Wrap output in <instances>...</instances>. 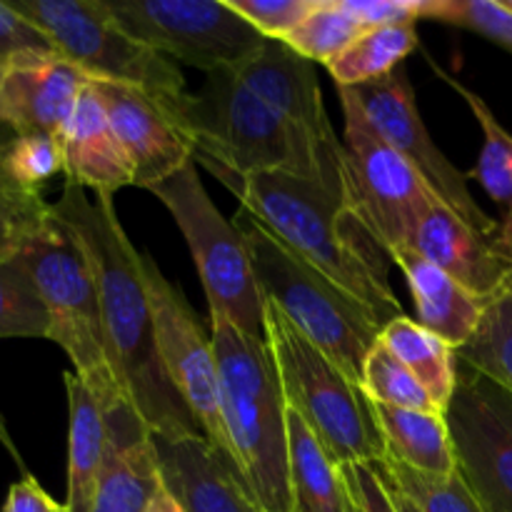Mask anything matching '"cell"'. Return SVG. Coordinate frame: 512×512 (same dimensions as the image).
I'll return each mask as SVG.
<instances>
[{"label":"cell","mask_w":512,"mask_h":512,"mask_svg":"<svg viewBox=\"0 0 512 512\" xmlns=\"http://www.w3.org/2000/svg\"><path fill=\"white\" fill-rule=\"evenodd\" d=\"M430 70H433L438 78H443L465 103L473 110L475 120L480 123L483 130V150L478 155V163H475L470 178H475L480 183V188L490 195L495 205H500L503 210H508L512 205V135L500 125V120L495 118V113L490 110V105L480 98L478 93H473L470 88H465L455 75H450L448 70L440 68L433 60V55L425 53Z\"/></svg>","instance_id":"obj_28"},{"label":"cell","mask_w":512,"mask_h":512,"mask_svg":"<svg viewBox=\"0 0 512 512\" xmlns=\"http://www.w3.org/2000/svg\"><path fill=\"white\" fill-rule=\"evenodd\" d=\"M240 228L248 238L255 280L263 298L315 348L323 350L355 385L363 383L365 360L383 333L378 315L313 265L283 248L255 220L248 218Z\"/></svg>","instance_id":"obj_5"},{"label":"cell","mask_w":512,"mask_h":512,"mask_svg":"<svg viewBox=\"0 0 512 512\" xmlns=\"http://www.w3.org/2000/svg\"><path fill=\"white\" fill-rule=\"evenodd\" d=\"M53 213L73 230L93 265L103 308L105 345L120 393L138 410L155 438L203 435L165 375L153 308L140 273L143 253H138L125 235L113 195H98L93 203L85 188L65 183L60 200L53 203Z\"/></svg>","instance_id":"obj_1"},{"label":"cell","mask_w":512,"mask_h":512,"mask_svg":"<svg viewBox=\"0 0 512 512\" xmlns=\"http://www.w3.org/2000/svg\"><path fill=\"white\" fill-rule=\"evenodd\" d=\"M140 273H143L150 308H153L155 338H158L165 375L178 390L183 403L188 405L205 440L240 473L238 455H235L228 428H225L223 388H220L213 343L203 333L193 308L185 303L183 293L165 280V275L148 255L140 258Z\"/></svg>","instance_id":"obj_13"},{"label":"cell","mask_w":512,"mask_h":512,"mask_svg":"<svg viewBox=\"0 0 512 512\" xmlns=\"http://www.w3.org/2000/svg\"><path fill=\"white\" fill-rule=\"evenodd\" d=\"M373 465L385 480H390L400 493L408 495L423 512H488L460 473H420L390 455Z\"/></svg>","instance_id":"obj_30"},{"label":"cell","mask_w":512,"mask_h":512,"mask_svg":"<svg viewBox=\"0 0 512 512\" xmlns=\"http://www.w3.org/2000/svg\"><path fill=\"white\" fill-rule=\"evenodd\" d=\"M65 393H68V512H90L95 488H98L100 465L105 458L108 428H105V408L95 390L75 373H65Z\"/></svg>","instance_id":"obj_23"},{"label":"cell","mask_w":512,"mask_h":512,"mask_svg":"<svg viewBox=\"0 0 512 512\" xmlns=\"http://www.w3.org/2000/svg\"><path fill=\"white\" fill-rule=\"evenodd\" d=\"M343 5L368 30L423 20L425 0H343Z\"/></svg>","instance_id":"obj_39"},{"label":"cell","mask_w":512,"mask_h":512,"mask_svg":"<svg viewBox=\"0 0 512 512\" xmlns=\"http://www.w3.org/2000/svg\"><path fill=\"white\" fill-rule=\"evenodd\" d=\"M93 83L133 170L135 188L153 190L195 160L193 143L158 100L130 85Z\"/></svg>","instance_id":"obj_16"},{"label":"cell","mask_w":512,"mask_h":512,"mask_svg":"<svg viewBox=\"0 0 512 512\" xmlns=\"http://www.w3.org/2000/svg\"><path fill=\"white\" fill-rule=\"evenodd\" d=\"M18 258L33 275L48 310V340L63 348L75 375L95 390L100 403L125 398L110 368L93 265L73 230L50 213L48 223L23 245Z\"/></svg>","instance_id":"obj_7"},{"label":"cell","mask_w":512,"mask_h":512,"mask_svg":"<svg viewBox=\"0 0 512 512\" xmlns=\"http://www.w3.org/2000/svg\"><path fill=\"white\" fill-rule=\"evenodd\" d=\"M390 260L403 270L418 325L448 340L455 350L463 348L478 330L488 300L470 293L465 285L450 278L438 265L428 263L415 250L400 248L390 255Z\"/></svg>","instance_id":"obj_22"},{"label":"cell","mask_w":512,"mask_h":512,"mask_svg":"<svg viewBox=\"0 0 512 512\" xmlns=\"http://www.w3.org/2000/svg\"><path fill=\"white\" fill-rule=\"evenodd\" d=\"M223 415L240 473L265 512H293L288 473V405L265 340L210 318Z\"/></svg>","instance_id":"obj_3"},{"label":"cell","mask_w":512,"mask_h":512,"mask_svg":"<svg viewBox=\"0 0 512 512\" xmlns=\"http://www.w3.org/2000/svg\"><path fill=\"white\" fill-rule=\"evenodd\" d=\"M493 238L438 198L415 228L408 248L445 270L470 293L490 300L512 280V265L498 253Z\"/></svg>","instance_id":"obj_19"},{"label":"cell","mask_w":512,"mask_h":512,"mask_svg":"<svg viewBox=\"0 0 512 512\" xmlns=\"http://www.w3.org/2000/svg\"><path fill=\"white\" fill-rule=\"evenodd\" d=\"M163 485L185 512H265L243 475L203 438H155Z\"/></svg>","instance_id":"obj_20"},{"label":"cell","mask_w":512,"mask_h":512,"mask_svg":"<svg viewBox=\"0 0 512 512\" xmlns=\"http://www.w3.org/2000/svg\"><path fill=\"white\" fill-rule=\"evenodd\" d=\"M345 120V168L350 210L383 253L408 248L415 228L438 195L418 170L375 130L353 88H338Z\"/></svg>","instance_id":"obj_10"},{"label":"cell","mask_w":512,"mask_h":512,"mask_svg":"<svg viewBox=\"0 0 512 512\" xmlns=\"http://www.w3.org/2000/svg\"><path fill=\"white\" fill-rule=\"evenodd\" d=\"M138 43L205 75L248 63L263 35L225 0H100Z\"/></svg>","instance_id":"obj_11"},{"label":"cell","mask_w":512,"mask_h":512,"mask_svg":"<svg viewBox=\"0 0 512 512\" xmlns=\"http://www.w3.org/2000/svg\"><path fill=\"white\" fill-rule=\"evenodd\" d=\"M43 53H55L50 40L13 5L0 3V65L8 68L15 60Z\"/></svg>","instance_id":"obj_38"},{"label":"cell","mask_w":512,"mask_h":512,"mask_svg":"<svg viewBox=\"0 0 512 512\" xmlns=\"http://www.w3.org/2000/svg\"><path fill=\"white\" fill-rule=\"evenodd\" d=\"M0 445H3V448L8 450L10 458L15 460V465H18V468L25 473V463H23V458H20L18 445H15L13 438H10V430H8V423H5V420H3V413H0Z\"/></svg>","instance_id":"obj_45"},{"label":"cell","mask_w":512,"mask_h":512,"mask_svg":"<svg viewBox=\"0 0 512 512\" xmlns=\"http://www.w3.org/2000/svg\"><path fill=\"white\" fill-rule=\"evenodd\" d=\"M360 390L373 403L393 405V408L405 410H420V413H440L438 405L428 395V390L418 383V378L380 340L370 350L368 360H365V373Z\"/></svg>","instance_id":"obj_33"},{"label":"cell","mask_w":512,"mask_h":512,"mask_svg":"<svg viewBox=\"0 0 512 512\" xmlns=\"http://www.w3.org/2000/svg\"><path fill=\"white\" fill-rule=\"evenodd\" d=\"M265 335L285 405L305 420L330 460L335 465H373L388 458L383 433L360 385L268 300Z\"/></svg>","instance_id":"obj_4"},{"label":"cell","mask_w":512,"mask_h":512,"mask_svg":"<svg viewBox=\"0 0 512 512\" xmlns=\"http://www.w3.org/2000/svg\"><path fill=\"white\" fill-rule=\"evenodd\" d=\"M210 173L240 200L250 220L345 293L368 305L383 328L405 315L390 288V258L343 200L283 170L253 175L228 170Z\"/></svg>","instance_id":"obj_2"},{"label":"cell","mask_w":512,"mask_h":512,"mask_svg":"<svg viewBox=\"0 0 512 512\" xmlns=\"http://www.w3.org/2000/svg\"><path fill=\"white\" fill-rule=\"evenodd\" d=\"M423 20L470 30L512 53V10L503 0H425Z\"/></svg>","instance_id":"obj_34"},{"label":"cell","mask_w":512,"mask_h":512,"mask_svg":"<svg viewBox=\"0 0 512 512\" xmlns=\"http://www.w3.org/2000/svg\"><path fill=\"white\" fill-rule=\"evenodd\" d=\"M380 343L418 378L440 413H445L458 383V350L408 315L390 320L380 333Z\"/></svg>","instance_id":"obj_26"},{"label":"cell","mask_w":512,"mask_h":512,"mask_svg":"<svg viewBox=\"0 0 512 512\" xmlns=\"http://www.w3.org/2000/svg\"><path fill=\"white\" fill-rule=\"evenodd\" d=\"M150 193L170 210L183 233L208 298L210 318H225L248 338L265 340V298L255 280L248 238L230 223L203 188L198 163L170 175Z\"/></svg>","instance_id":"obj_9"},{"label":"cell","mask_w":512,"mask_h":512,"mask_svg":"<svg viewBox=\"0 0 512 512\" xmlns=\"http://www.w3.org/2000/svg\"><path fill=\"white\" fill-rule=\"evenodd\" d=\"M65 183L95 190V195H115L133 185V170L110 128L103 98L90 80L80 95L70 123L60 135Z\"/></svg>","instance_id":"obj_21"},{"label":"cell","mask_w":512,"mask_h":512,"mask_svg":"<svg viewBox=\"0 0 512 512\" xmlns=\"http://www.w3.org/2000/svg\"><path fill=\"white\" fill-rule=\"evenodd\" d=\"M375 423L383 433L390 458L430 475L458 473L453 438H450L445 413H420V410L393 408L373 403Z\"/></svg>","instance_id":"obj_24"},{"label":"cell","mask_w":512,"mask_h":512,"mask_svg":"<svg viewBox=\"0 0 512 512\" xmlns=\"http://www.w3.org/2000/svg\"><path fill=\"white\" fill-rule=\"evenodd\" d=\"M458 360L512 393V280L488 300L483 320L458 350Z\"/></svg>","instance_id":"obj_29"},{"label":"cell","mask_w":512,"mask_h":512,"mask_svg":"<svg viewBox=\"0 0 512 512\" xmlns=\"http://www.w3.org/2000/svg\"><path fill=\"white\" fill-rule=\"evenodd\" d=\"M240 18L248 20L263 38L285 40L318 0H225Z\"/></svg>","instance_id":"obj_37"},{"label":"cell","mask_w":512,"mask_h":512,"mask_svg":"<svg viewBox=\"0 0 512 512\" xmlns=\"http://www.w3.org/2000/svg\"><path fill=\"white\" fill-rule=\"evenodd\" d=\"M63 173V150L53 135L20 133L5 160V178L13 188L40 193L53 175Z\"/></svg>","instance_id":"obj_35"},{"label":"cell","mask_w":512,"mask_h":512,"mask_svg":"<svg viewBox=\"0 0 512 512\" xmlns=\"http://www.w3.org/2000/svg\"><path fill=\"white\" fill-rule=\"evenodd\" d=\"M363 30V25L345 10L343 0H318L285 43L310 63L330 65Z\"/></svg>","instance_id":"obj_32"},{"label":"cell","mask_w":512,"mask_h":512,"mask_svg":"<svg viewBox=\"0 0 512 512\" xmlns=\"http://www.w3.org/2000/svg\"><path fill=\"white\" fill-rule=\"evenodd\" d=\"M503 3H505V5H508V8L512 10V0H503Z\"/></svg>","instance_id":"obj_49"},{"label":"cell","mask_w":512,"mask_h":512,"mask_svg":"<svg viewBox=\"0 0 512 512\" xmlns=\"http://www.w3.org/2000/svg\"><path fill=\"white\" fill-rule=\"evenodd\" d=\"M105 408V458L90 512H148L163 488L155 435L128 398Z\"/></svg>","instance_id":"obj_17"},{"label":"cell","mask_w":512,"mask_h":512,"mask_svg":"<svg viewBox=\"0 0 512 512\" xmlns=\"http://www.w3.org/2000/svg\"><path fill=\"white\" fill-rule=\"evenodd\" d=\"M373 468H375V465H373ZM378 475H380V473H378ZM380 478H383V475H380ZM383 483L388 485V490H390V498H393V503H395V508H398V512H423V510L418 508V505L413 503V500L408 498V495H403V493H400V490L395 488V485L390 483V480H385V478H383Z\"/></svg>","instance_id":"obj_46"},{"label":"cell","mask_w":512,"mask_h":512,"mask_svg":"<svg viewBox=\"0 0 512 512\" xmlns=\"http://www.w3.org/2000/svg\"><path fill=\"white\" fill-rule=\"evenodd\" d=\"M53 205L40 193L0 188V258H15L23 245L48 223Z\"/></svg>","instance_id":"obj_36"},{"label":"cell","mask_w":512,"mask_h":512,"mask_svg":"<svg viewBox=\"0 0 512 512\" xmlns=\"http://www.w3.org/2000/svg\"><path fill=\"white\" fill-rule=\"evenodd\" d=\"M345 488H348V485H345ZM348 512H360V505L355 503V498L350 495V490H348Z\"/></svg>","instance_id":"obj_47"},{"label":"cell","mask_w":512,"mask_h":512,"mask_svg":"<svg viewBox=\"0 0 512 512\" xmlns=\"http://www.w3.org/2000/svg\"><path fill=\"white\" fill-rule=\"evenodd\" d=\"M50 318L23 260L0 258V340L45 338Z\"/></svg>","instance_id":"obj_31"},{"label":"cell","mask_w":512,"mask_h":512,"mask_svg":"<svg viewBox=\"0 0 512 512\" xmlns=\"http://www.w3.org/2000/svg\"><path fill=\"white\" fill-rule=\"evenodd\" d=\"M175 123L193 143L195 163L208 170L235 175L283 170L315 183L313 168L290 130L235 68L208 73L203 90L185 98Z\"/></svg>","instance_id":"obj_6"},{"label":"cell","mask_w":512,"mask_h":512,"mask_svg":"<svg viewBox=\"0 0 512 512\" xmlns=\"http://www.w3.org/2000/svg\"><path fill=\"white\" fill-rule=\"evenodd\" d=\"M3 75H5V65H0V88H3ZM3 118V115H0Z\"/></svg>","instance_id":"obj_48"},{"label":"cell","mask_w":512,"mask_h":512,"mask_svg":"<svg viewBox=\"0 0 512 512\" xmlns=\"http://www.w3.org/2000/svg\"><path fill=\"white\" fill-rule=\"evenodd\" d=\"M90 78L58 53L28 55L5 68L0 115L18 133L60 140Z\"/></svg>","instance_id":"obj_18"},{"label":"cell","mask_w":512,"mask_h":512,"mask_svg":"<svg viewBox=\"0 0 512 512\" xmlns=\"http://www.w3.org/2000/svg\"><path fill=\"white\" fill-rule=\"evenodd\" d=\"M288 473L293 512H348V488L313 430L288 408Z\"/></svg>","instance_id":"obj_25"},{"label":"cell","mask_w":512,"mask_h":512,"mask_svg":"<svg viewBox=\"0 0 512 512\" xmlns=\"http://www.w3.org/2000/svg\"><path fill=\"white\" fill-rule=\"evenodd\" d=\"M10 5L90 80L143 90L178 120L190 95L180 65L130 38L100 0H10Z\"/></svg>","instance_id":"obj_8"},{"label":"cell","mask_w":512,"mask_h":512,"mask_svg":"<svg viewBox=\"0 0 512 512\" xmlns=\"http://www.w3.org/2000/svg\"><path fill=\"white\" fill-rule=\"evenodd\" d=\"M415 48H420L415 23L368 28L328 65V70L338 88H360L388 78Z\"/></svg>","instance_id":"obj_27"},{"label":"cell","mask_w":512,"mask_h":512,"mask_svg":"<svg viewBox=\"0 0 512 512\" xmlns=\"http://www.w3.org/2000/svg\"><path fill=\"white\" fill-rule=\"evenodd\" d=\"M235 70L290 130L313 168L315 185L350 208L345 145L335 135L323 105L318 65L295 53L285 40L265 38L258 53Z\"/></svg>","instance_id":"obj_12"},{"label":"cell","mask_w":512,"mask_h":512,"mask_svg":"<svg viewBox=\"0 0 512 512\" xmlns=\"http://www.w3.org/2000/svg\"><path fill=\"white\" fill-rule=\"evenodd\" d=\"M148 512H185V510L180 508L178 500H175L173 495H170V490L163 485V488H160V493L155 495L153 503H150Z\"/></svg>","instance_id":"obj_44"},{"label":"cell","mask_w":512,"mask_h":512,"mask_svg":"<svg viewBox=\"0 0 512 512\" xmlns=\"http://www.w3.org/2000/svg\"><path fill=\"white\" fill-rule=\"evenodd\" d=\"M353 90L375 130L418 170L420 178L430 185V190L470 225H475L483 233L495 235L498 220L490 218L480 208L478 200L473 198L468 188V175L460 173L450 163L448 155L430 138L423 115L418 110L415 90L410 85L408 73H405V65H400L398 70H393L388 78L378 80V83L360 85Z\"/></svg>","instance_id":"obj_15"},{"label":"cell","mask_w":512,"mask_h":512,"mask_svg":"<svg viewBox=\"0 0 512 512\" xmlns=\"http://www.w3.org/2000/svg\"><path fill=\"white\" fill-rule=\"evenodd\" d=\"M338 468L350 495L360 505V512H398L388 485L373 465H338Z\"/></svg>","instance_id":"obj_40"},{"label":"cell","mask_w":512,"mask_h":512,"mask_svg":"<svg viewBox=\"0 0 512 512\" xmlns=\"http://www.w3.org/2000/svg\"><path fill=\"white\" fill-rule=\"evenodd\" d=\"M63 505L55 503L33 475H25L23 480L8 490L3 512H58Z\"/></svg>","instance_id":"obj_41"},{"label":"cell","mask_w":512,"mask_h":512,"mask_svg":"<svg viewBox=\"0 0 512 512\" xmlns=\"http://www.w3.org/2000/svg\"><path fill=\"white\" fill-rule=\"evenodd\" d=\"M58 512H68V510H65V505H63V508H60V510H58Z\"/></svg>","instance_id":"obj_50"},{"label":"cell","mask_w":512,"mask_h":512,"mask_svg":"<svg viewBox=\"0 0 512 512\" xmlns=\"http://www.w3.org/2000/svg\"><path fill=\"white\" fill-rule=\"evenodd\" d=\"M18 135V130H15L8 120L0 118V188H13V185L8 183V178H5V160H8V153L10 148H13L15 140H18Z\"/></svg>","instance_id":"obj_42"},{"label":"cell","mask_w":512,"mask_h":512,"mask_svg":"<svg viewBox=\"0 0 512 512\" xmlns=\"http://www.w3.org/2000/svg\"><path fill=\"white\" fill-rule=\"evenodd\" d=\"M458 473L488 512H512V393L458 360L448 410Z\"/></svg>","instance_id":"obj_14"},{"label":"cell","mask_w":512,"mask_h":512,"mask_svg":"<svg viewBox=\"0 0 512 512\" xmlns=\"http://www.w3.org/2000/svg\"><path fill=\"white\" fill-rule=\"evenodd\" d=\"M493 243L495 248H498V253L512 265V205L505 210L503 220H498V230H495Z\"/></svg>","instance_id":"obj_43"}]
</instances>
